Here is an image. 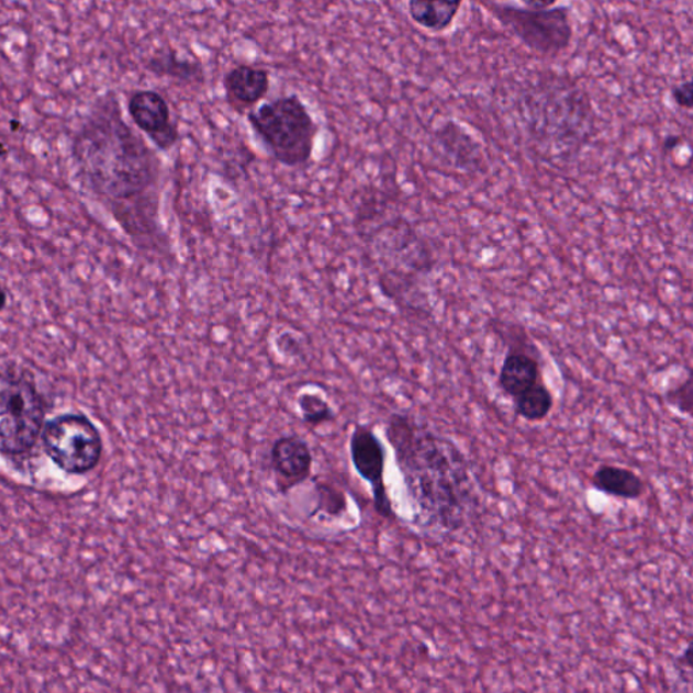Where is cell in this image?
Returning a JSON list of instances; mask_svg holds the SVG:
<instances>
[{
    "label": "cell",
    "mask_w": 693,
    "mask_h": 693,
    "mask_svg": "<svg viewBox=\"0 0 693 693\" xmlns=\"http://www.w3.org/2000/svg\"><path fill=\"white\" fill-rule=\"evenodd\" d=\"M463 0H407V13L425 31L441 33L452 26Z\"/></svg>",
    "instance_id": "4fadbf2b"
},
{
    "label": "cell",
    "mask_w": 693,
    "mask_h": 693,
    "mask_svg": "<svg viewBox=\"0 0 693 693\" xmlns=\"http://www.w3.org/2000/svg\"><path fill=\"white\" fill-rule=\"evenodd\" d=\"M248 122L282 166L301 167L312 159L318 126L299 97H282L265 103L248 114Z\"/></svg>",
    "instance_id": "277c9868"
},
{
    "label": "cell",
    "mask_w": 693,
    "mask_h": 693,
    "mask_svg": "<svg viewBox=\"0 0 693 693\" xmlns=\"http://www.w3.org/2000/svg\"><path fill=\"white\" fill-rule=\"evenodd\" d=\"M45 456L64 473L85 476L97 469L103 454L101 431L83 413H60L46 421L41 435Z\"/></svg>",
    "instance_id": "5b68a950"
},
{
    "label": "cell",
    "mask_w": 693,
    "mask_h": 693,
    "mask_svg": "<svg viewBox=\"0 0 693 693\" xmlns=\"http://www.w3.org/2000/svg\"><path fill=\"white\" fill-rule=\"evenodd\" d=\"M521 2L528 9L546 10L551 9L558 0H521Z\"/></svg>",
    "instance_id": "ffe728a7"
},
{
    "label": "cell",
    "mask_w": 693,
    "mask_h": 693,
    "mask_svg": "<svg viewBox=\"0 0 693 693\" xmlns=\"http://www.w3.org/2000/svg\"><path fill=\"white\" fill-rule=\"evenodd\" d=\"M299 407L302 421L311 427H318L335 418V412L328 401L317 393H302L299 398Z\"/></svg>",
    "instance_id": "2e32d148"
},
{
    "label": "cell",
    "mask_w": 693,
    "mask_h": 693,
    "mask_svg": "<svg viewBox=\"0 0 693 693\" xmlns=\"http://www.w3.org/2000/svg\"><path fill=\"white\" fill-rule=\"evenodd\" d=\"M72 150L89 189L113 211H126L131 202L136 205L156 186L154 150L126 125L114 97L101 99L92 109Z\"/></svg>",
    "instance_id": "7a4b0ae2"
},
{
    "label": "cell",
    "mask_w": 693,
    "mask_h": 693,
    "mask_svg": "<svg viewBox=\"0 0 693 693\" xmlns=\"http://www.w3.org/2000/svg\"><path fill=\"white\" fill-rule=\"evenodd\" d=\"M667 404L693 421V369L678 385L666 392Z\"/></svg>",
    "instance_id": "e0dca14e"
},
{
    "label": "cell",
    "mask_w": 693,
    "mask_h": 693,
    "mask_svg": "<svg viewBox=\"0 0 693 693\" xmlns=\"http://www.w3.org/2000/svg\"><path fill=\"white\" fill-rule=\"evenodd\" d=\"M678 661L681 667L693 669V640L686 645V648L683 653H681Z\"/></svg>",
    "instance_id": "44dd1931"
},
{
    "label": "cell",
    "mask_w": 693,
    "mask_h": 693,
    "mask_svg": "<svg viewBox=\"0 0 693 693\" xmlns=\"http://www.w3.org/2000/svg\"><path fill=\"white\" fill-rule=\"evenodd\" d=\"M592 485L607 496L622 500H638L646 492L645 482L636 471L615 465L599 466Z\"/></svg>",
    "instance_id": "7c38bea8"
},
{
    "label": "cell",
    "mask_w": 693,
    "mask_h": 693,
    "mask_svg": "<svg viewBox=\"0 0 693 693\" xmlns=\"http://www.w3.org/2000/svg\"><path fill=\"white\" fill-rule=\"evenodd\" d=\"M552 406H555V398L545 381L514 399L516 415L532 423L545 421L550 415Z\"/></svg>",
    "instance_id": "9a60e30c"
},
{
    "label": "cell",
    "mask_w": 693,
    "mask_h": 693,
    "mask_svg": "<svg viewBox=\"0 0 693 693\" xmlns=\"http://www.w3.org/2000/svg\"><path fill=\"white\" fill-rule=\"evenodd\" d=\"M271 466L278 479L279 491L288 492L312 474L311 447L300 436L289 435L273 441Z\"/></svg>",
    "instance_id": "9c48e42d"
},
{
    "label": "cell",
    "mask_w": 693,
    "mask_h": 693,
    "mask_svg": "<svg viewBox=\"0 0 693 693\" xmlns=\"http://www.w3.org/2000/svg\"><path fill=\"white\" fill-rule=\"evenodd\" d=\"M224 87L233 107H254L269 92L270 75L264 68L238 66L226 74Z\"/></svg>",
    "instance_id": "8fae6325"
},
{
    "label": "cell",
    "mask_w": 693,
    "mask_h": 693,
    "mask_svg": "<svg viewBox=\"0 0 693 693\" xmlns=\"http://www.w3.org/2000/svg\"><path fill=\"white\" fill-rule=\"evenodd\" d=\"M673 102L679 108L693 112V77L683 83L675 85L671 91Z\"/></svg>",
    "instance_id": "d6986e66"
},
{
    "label": "cell",
    "mask_w": 693,
    "mask_h": 693,
    "mask_svg": "<svg viewBox=\"0 0 693 693\" xmlns=\"http://www.w3.org/2000/svg\"><path fill=\"white\" fill-rule=\"evenodd\" d=\"M316 491L318 493L317 511L334 517L346 514L347 498L345 492L328 485V483H318Z\"/></svg>",
    "instance_id": "ac0fdd59"
},
{
    "label": "cell",
    "mask_w": 693,
    "mask_h": 693,
    "mask_svg": "<svg viewBox=\"0 0 693 693\" xmlns=\"http://www.w3.org/2000/svg\"><path fill=\"white\" fill-rule=\"evenodd\" d=\"M148 71L157 77H167L185 81V83H197L205 80V72L200 63L182 58L175 51H160L147 63Z\"/></svg>",
    "instance_id": "5bb4252c"
},
{
    "label": "cell",
    "mask_w": 693,
    "mask_h": 693,
    "mask_svg": "<svg viewBox=\"0 0 693 693\" xmlns=\"http://www.w3.org/2000/svg\"><path fill=\"white\" fill-rule=\"evenodd\" d=\"M387 436L418 510L417 519L447 533L462 528L479 498L459 447L405 413L390 415Z\"/></svg>",
    "instance_id": "6da1fadb"
},
{
    "label": "cell",
    "mask_w": 693,
    "mask_h": 693,
    "mask_svg": "<svg viewBox=\"0 0 693 693\" xmlns=\"http://www.w3.org/2000/svg\"><path fill=\"white\" fill-rule=\"evenodd\" d=\"M681 144V137L679 136H669L663 142V149L673 150L675 147H679Z\"/></svg>",
    "instance_id": "7402d4cb"
},
{
    "label": "cell",
    "mask_w": 693,
    "mask_h": 693,
    "mask_svg": "<svg viewBox=\"0 0 693 693\" xmlns=\"http://www.w3.org/2000/svg\"><path fill=\"white\" fill-rule=\"evenodd\" d=\"M127 110L139 131L150 138L160 150H170L179 138L177 125L171 120L170 107L155 91H137L130 98Z\"/></svg>",
    "instance_id": "ba28073f"
},
{
    "label": "cell",
    "mask_w": 693,
    "mask_h": 693,
    "mask_svg": "<svg viewBox=\"0 0 693 693\" xmlns=\"http://www.w3.org/2000/svg\"><path fill=\"white\" fill-rule=\"evenodd\" d=\"M492 13L529 49L558 56L572 44L573 25L569 9L533 10L512 4H492Z\"/></svg>",
    "instance_id": "8992f818"
},
{
    "label": "cell",
    "mask_w": 693,
    "mask_h": 693,
    "mask_svg": "<svg viewBox=\"0 0 693 693\" xmlns=\"http://www.w3.org/2000/svg\"><path fill=\"white\" fill-rule=\"evenodd\" d=\"M349 454L355 471L371 487L377 514L385 519L393 517L392 500L383 482L387 452L380 438L367 425H355Z\"/></svg>",
    "instance_id": "52a82bcc"
},
{
    "label": "cell",
    "mask_w": 693,
    "mask_h": 693,
    "mask_svg": "<svg viewBox=\"0 0 693 693\" xmlns=\"http://www.w3.org/2000/svg\"><path fill=\"white\" fill-rule=\"evenodd\" d=\"M46 401L33 375L3 364L0 381V451L4 457L29 456L41 441Z\"/></svg>",
    "instance_id": "3957f363"
},
{
    "label": "cell",
    "mask_w": 693,
    "mask_h": 693,
    "mask_svg": "<svg viewBox=\"0 0 693 693\" xmlns=\"http://www.w3.org/2000/svg\"><path fill=\"white\" fill-rule=\"evenodd\" d=\"M498 382L501 392L512 400L537 383L544 382V371L537 354L512 343L501 364Z\"/></svg>",
    "instance_id": "30bf717a"
}]
</instances>
